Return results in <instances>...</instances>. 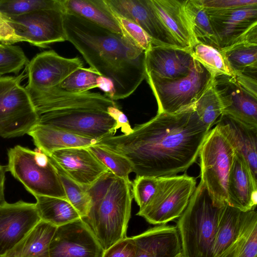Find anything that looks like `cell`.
I'll list each match as a JSON object with an SVG mask.
<instances>
[{
	"instance_id": "ee69618b",
	"label": "cell",
	"mask_w": 257,
	"mask_h": 257,
	"mask_svg": "<svg viewBox=\"0 0 257 257\" xmlns=\"http://www.w3.org/2000/svg\"><path fill=\"white\" fill-rule=\"evenodd\" d=\"M108 112L116 121L117 128H120L123 134H128L132 131L127 117L117 105L110 107Z\"/></svg>"
},
{
	"instance_id": "30bf717a",
	"label": "cell",
	"mask_w": 257,
	"mask_h": 257,
	"mask_svg": "<svg viewBox=\"0 0 257 257\" xmlns=\"http://www.w3.org/2000/svg\"><path fill=\"white\" fill-rule=\"evenodd\" d=\"M158 178L155 194L137 215L150 224L158 225L182 215L196 188V181L186 174Z\"/></svg>"
},
{
	"instance_id": "4fadbf2b",
	"label": "cell",
	"mask_w": 257,
	"mask_h": 257,
	"mask_svg": "<svg viewBox=\"0 0 257 257\" xmlns=\"http://www.w3.org/2000/svg\"><path fill=\"white\" fill-rule=\"evenodd\" d=\"M83 63L79 57L67 58L54 50L37 54L26 65L28 91H41L58 86Z\"/></svg>"
},
{
	"instance_id": "44dd1931",
	"label": "cell",
	"mask_w": 257,
	"mask_h": 257,
	"mask_svg": "<svg viewBox=\"0 0 257 257\" xmlns=\"http://www.w3.org/2000/svg\"><path fill=\"white\" fill-rule=\"evenodd\" d=\"M227 195V203L242 212L256 208L257 180L242 156L236 152L229 174Z\"/></svg>"
},
{
	"instance_id": "277c9868",
	"label": "cell",
	"mask_w": 257,
	"mask_h": 257,
	"mask_svg": "<svg viewBox=\"0 0 257 257\" xmlns=\"http://www.w3.org/2000/svg\"><path fill=\"white\" fill-rule=\"evenodd\" d=\"M131 185L130 180L109 171L85 186L91 205L82 219L104 250L126 237L133 198Z\"/></svg>"
},
{
	"instance_id": "9a60e30c",
	"label": "cell",
	"mask_w": 257,
	"mask_h": 257,
	"mask_svg": "<svg viewBox=\"0 0 257 257\" xmlns=\"http://www.w3.org/2000/svg\"><path fill=\"white\" fill-rule=\"evenodd\" d=\"M105 1L115 15L139 26L151 38L153 46L182 48L156 15L150 0Z\"/></svg>"
},
{
	"instance_id": "f35d334b",
	"label": "cell",
	"mask_w": 257,
	"mask_h": 257,
	"mask_svg": "<svg viewBox=\"0 0 257 257\" xmlns=\"http://www.w3.org/2000/svg\"><path fill=\"white\" fill-rule=\"evenodd\" d=\"M158 178L148 176H136L132 182L131 192L140 209L144 207L156 191Z\"/></svg>"
},
{
	"instance_id": "d6a6232c",
	"label": "cell",
	"mask_w": 257,
	"mask_h": 257,
	"mask_svg": "<svg viewBox=\"0 0 257 257\" xmlns=\"http://www.w3.org/2000/svg\"><path fill=\"white\" fill-rule=\"evenodd\" d=\"M49 158L56 169L67 199L75 208L81 218L85 217L88 213L91 205L90 197L86 191L85 186L73 180L51 157L49 156Z\"/></svg>"
},
{
	"instance_id": "ac0fdd59",
	"label": "cell",
	"mask_w": 257,
	"mask_h": 257,
	"mask_svg": "<svg viewBox=\"0 0 257 257\" xmlns=\"http://www.w3.org/2000/svg\"><path fill=\"white\" fill-rule=\"evenodd\" d=\"M73 180L86 186L93 184L109 170L86 147L69 148L49 155Z\"/></svg>"
},
{
	"instance_id": "c3c4849f",
	"label": "cell",
	"mask_w": 257,
	"mask_h": 257,
	"mask_svg": "<svg viewBox=\"0 0 257 257\" xmlns=\"http://www.w3.org/2000/svg\"><path fill=\"white\" fill-rule=\"evenodd\" d=\"M0 257H4V256L0 255Z\"/></svg>"
},
{
	"instance_id": "8d00e7d4",
	"label": "cell",
	"mask_w": 257,
	"mask_h": 257,
	"mask_svg": "<svg viewBox=\"0 0 257 257\" xmlns=\"http://www.w3.org/2000/svg\"><path fill=\"white\" fill-rule=\"evenodd\" d=\"M100 76L91 67H81L74 71L56 87L71 93H84L97 87V80Z\"/></svg>"
},
{
	"instance_id": "bcb514c9",
	"label": "cell",
	"mask_w": 257,
	"mask_h": 257,
	"mask_svg": "<svg viewBox=\"0 0 257 257\" xmlns=\"http://www.w3.org/2000/svg\"><path fill=\"white\" fill-rule=\"evenodd\" d=\"M6 171V166H3L0 164V206L6 202L5 197V182Z\"/></svg>"
},
{
	"instance_id": "b9f144b4",
	"label": "cell",
	"mask_w": 257,
	"mask_h": 257,
	"mask_svg": "<svg viewBox=\"0 0 257 257\" xmlns=\"http://www.w3.org/2000/svg\"><path fill=\"white\" fill-rule=\"evenodd\" d=\"M136 254L134 240L126 236L105 250L102 257H135Z\"/></svg>"
},
{
	"instance_id": "d6986e66",
	"label": "cell",
	"mask_w": 257,
	"mask_h": 257,
	"mask_svg": "<svg viewBox=\"0 0 257 257\" xmlns=\"http://www.w3.org/2000/svg\"><path fill=\"white\" fill-rule=\"evenodd\" d=\"M161 21L179 46L192 52L199 43L185 8V1L150 0Z\"/></svg>"
},
{
	"instance_id": "8fae6325",
	"label": "cell",
	"mask_w": 257,
	"mask_h": 257,
	"mask_svg": "<svg viewBox=\"0 0 257 257\" xmlns=\"http://www.w3.org/2000/svg\"><path fill=\"white\" fill-rule=\"evenodd\" d=\"M206 11L219 50L239 44H257V5Z\"/></svg>"
},
{
	"instance_id": "52a82bcc",
	"label": "cell",
	"mask_w": 257,
	"mask_h": 257,
	"mask_svg": "<svg viewBox=\"0 0 257 257\" xmlns=\"http://www.w3.org/2000/svg\"><path fill=\"white\" fill-rule=\"evenodd\" d=\"M210 130L199 153L201 182L213 204L221 208L227 204V182L235 149L220 126Z\"/></svg>"
},
{
	"instance_id": "6da1fadb",
	"label": "cell",
	"mask_w": 257,
	"mask_h": 257,
	"mask_svg": "<svg viewBox=\"0 0 257 257\" xmlns=\"http://www.w3.org/2000/svg\"><path fill=\"white\" fill-rule=\"evenodd\" d=\"M210 130L191 106L176 113H157L131 133L103 138L96 144L127 158L136 176H170L195 162Z\"/></svg>"
},
{
	"instance_id": "5bb4252c",
	"label": "cell",
	"mask_w": 257,
	"mask_h": 257,
	"mask_svg": "<svg viewBox=\"0 0 257 257\" xmlns=\"http://www.w3.org/2000/svg\"><path fill=\"white\" fill-rule=\"evenodd\" d=\"M104 250L81 218L57 227L51 240L50 257H102Z\"/></svg>"
},
{
	"instance_id": "d590c367",
	"label": "cell",
	"mask_w": 257,
	"mask_h": 257,
	"mask_svg": "<svg viewBox=\"0 0 257 257\" xmlns=\"http://www.w3.org/2000/svg\"><path fill=\"white\" fill-rule=\"evenodd\" d=\"M46 9H60L65 12L62 0H0V13L7 17Z\"/></svg>"
},
{
	"instance_id": "7402d4cb",
	"label": "cell",
	"mask_w": 257,
	"mask_h": 257,
	"mask_svg": "<svg viewBox=\"0 0 257 257\" xmlns=\"http://www.w3.org/2000/svg\"><path fill=\"white\" fill-rule=\"evenodd\" d=\"M132 237L136 245L135 257H178L182 255L176 226L158 225Z\"/></svg>"
},
{
	"instance_id": "4316f807",
	"label": "cell",
	"mask_w": 257,
	"mask_h": 257,
	"mask_svg": "<svg viewBox=\"0 0 257 257\" xmlns=\"http://www.w3.org/2000/svg\"><path fill=\"white\" fill-rule=\"evenodd\" d=\"M257 212H243L238 233L231 244L219 257H256Z\"/></svg>"
},
{
	"instance_id": "ab89813d",
	"label": "cell",
	"mask_w": 257,
	"mask_h": 257,
	"mask_svg": "<svg viewBox=\"0 0 257 257\" xmlns=\"http://www.w3.org/2000/svg\"><path fill=\"white\" fill-rule=\"evenodd\" d=\"M124 35L127 36L145 52L153 45L152 40L147 34L135 23L115 15Z\"/></svg>"
},
{
	"instance_id": "74e56055",
	"label": "cell",
	"mask_w": 257,
	"mask_h": 257,
	"mask_svg": "<svg viewBox=\"0 0 257 257\" xmlns=\"http://www.w3.org/2000/svg\"><path fill=\"white\" fill-rule=\"evenodd\" d=\"M29 61L19 46L0 45V75L13 73L18 74Z\"/></svg>"
},
{
	"instance_id": "f1b7e54d",
	"label": "cell",
	"mask_w": 257,
	"mask_h": 257,
	"mask_svg": "<svg viewBox=\"0 0 257 257\" xmlns=\"http://www.w3.org/2000/svg\"><path fill=\"white\" fill-rule=\"evenodd\" d=\"M41 220L56 227L74 221L81 217L66 199L48 196H35Z\"/></svg>"
},
{
	"instance_id": "f6af8a7d",
	"label": "cell",
	"mask_w": 257,
	"mask_h": 257,
	"mask_svg": "<svg viewBox=\"0 0 257 257\" xmlns=\"http://www.w3.org/2000/svg\"><path fill=\"white\" fill-rule=\"evenodd\" d=\"M97 88L101 89L105 95L113 100L115 89L113 82L110 79L100 76L97 80Z\"/></svg>"
},
{
	"instance_id": "ba28073f",
	"label": "cell",
	"mask_w": 257,
	"mask_h": 257,
	"mask_svg": "<svg viewBox=\"0 0 257 257\" xmlns=\"http://www.w3.org/2000/svg\"><path fill=\"white\" fill-rule=\"evenodd\" d=\"M0 75V137L12 138L28 134L39 121L30 94L21 83L26 77Z\"/></svg>"
},
{
	"instance_id": "4dcf8cb0",
	"label": "cell",
	"mask_w": 257,
	"mask_h": 257,
	"mask_svg": "<svg viewBox=\"0 0 257 257\" xmlns=\"http://www.w3.org/2000/svg\"><path fill=\"white\" fill-rule=\"evenodd\" d=\"M219 51L233 75L238 73H257V44H239Z\"/></svg>"
},
{
	"instance_id": "e575fe53",
	"label": "cell",
	"mask_w": 257,
	"mask_h": 257,
	"mask_svg": "<svg viewBox=\"0 0 257 257\" xmlns=\"http://www.w3.org/2000/svg\"><path fill=\"white\" fill-rule=\"evenodd\" d=\"M87 148L114 175L130 180L128 175L133 172V167L127 158L99 144H95Z\"/></svg>"
},
{
	"instance_id": "5b68a950",
	"label": "cell",
	"mask_w": 257,
	"mask_h": 257,
	"mask_svg": "<svg viewBox=\"0 0 257 257\" xmlns=\"http://www.w3.org/2000/svg\"><path fill=\"white\" fill-rule=\"evenodd\" d=\"M220 210L200 181L176 226L182 257H212Z\"/></svg>"
},
{
	"instance_id": "ffe728a7",
	"label": "cell",
	"mask_w": 257,
	"mask_h": 257,
	"mask_svg": "<svg viewBox=\"0 0 257 257\" xmlns=\"http://www.w3.org/2000/svg\"><path fill=\"white\" fill-rule=\"evenodd\" d=\"M193 63L191 52L182 48L152 45L145 52L146 73L162 78L173 79L186 76Z\"/></svg>"
},
{
	"instance_id": "7c38bea8",
	"label": "cell",
	"mask_w": 257,
	"mask_h": 257,
	"mask_svg": "<svg viewBox=\"0 0 257 257\" xmlns=\"http://www.w3.org/2000/svg\"><path fill=\"white\" fill-rule=\"evenodd\" d=\"M64 13L60 9H46L6 17L17 35L24 42L44 48L51 44L66 41L63 26Z\"/></svg>"
},
{
	"instance_id": "60d3db41",
	"label": "cell",
	"mask_w": 257,
	"mask_h": 257,
	"mask_svg": "<svg viewBox=\"0 0 257 257\" xmlns=\"http://www.w3.org/2000/svg\"><path fill=\"white\" fill-rule=\"evenodd\" d=\"M207 11H224L257 5V0H199Z\"/></svg>"
},
{
	"instance_id": "836d02e7",
	"label": "cell",
	"mask_w": 257,
	"mask_h": 257,
	"mask_svg": "<svg viewBox=\"0 0 257 257\" xmlns=\"http://www.w3.org/2000/svg\"><path fill=\"white\" fill-rule=\"evenodd\" d=\"M191 55L213 78L221 75H234L222 54L213 47L198 43L192 49Z\"/></svg>"
},
{
	"instance_id": "e0dca14e",
	"label": "cell",
	"mask_w": 257,
	"mask_h": 257,
	"mask_svg": "<svg viewBox=\"0 0 257 257\" xmlns=\"http://www.w3.org/2000/svg\"><path fill=\"white\" fill-rule=\"evenodd\" d=\"M213 81L223 103L222 114L257 128V97L242 87L234 76H217Z\"/></svg>"
},
{
	"instance_id": "1f68e13d",
	"label": "cell",
	"mask_w": 257,
	"mask_h": 257,
	"mask_svg": "<svg viewBox=\"0 0 257 257\" xmlns=\"http://www.w3.org/2000/svg\"><path fill=\"white\" fill-rule=\"evenodd\" d=\"M185 8L198 43L218 50L217 42L207 12L199 0L185 1Z\"/></svg>"
},
{
	"instance_id": "484cf974",
	"label": "cell",
	"mask_w": 257,
	"mask_h": 257,
	"mask_svg": "<svg viewBox=\"0 0 257 257\" xmlns=\"http://www.w3.org/2000/svg\"><path fill=\"white\" fill-rule=\"evenodd\" d=\"M57 227L41 220L4 257H50V245Z\"/></svg>"
},
{
	"instance_id": "8992f818",
	"label": "cell",
	"mask_w": 257,
	"mask_h": 257,
	"mask_svg": "<svg viewBox=\"0 0 257 257\" xmlns=\"http://www.w3.org/2000/svg\"><path fill=\"white\" fill-rule=\"evenodd\" d=\"M7 171L35 196L66 199L56 169L49 156L42 151L17 145L8 151Z\"/></svg>"
},
{
	"instance_id": "7a4b0ae2",
	"label": "cell",
	"mask_w": 257,
	"mask_h": 257,
	"mask_svg": "<svg viewBox=\"0 0 257 257\" xmlns=\"http://www.w3.org/2000/svg\"><path fill=\"white\" fill-rule=\"evenodd\" d=\"M63 26L66 41L91 68L113 82L114 101L131 95L146 78L145 51L126 35L66 13Z\"/></svg>"
},
{
	"instance_id": "603a6c76",
	"label": "cell",
	"mask_w": 257,
	"mask_h": 257,
	"mask_svg": "<svg viewBox=\"0 0 257 257\" xmlns=\"http://www.w3.org/2000/svg\"><path fill=\"white\" fill-rule=\"evenodd\" d=\"M218 124L248 165L253 177L257 180V128L248 126L234 118L222 114Z\"/></svg>"
},
{
	"instance_id": "3957f363",
	"label": "cell",
	"mask_w": 257,
	"mask_h": 257,
	"mask_svg": "<svg viewBox=\"0 0 257 257\" xmlns=\"http://www.w3.org/2000/svg\"><path fill=\"white\" fill-rule=\"evenodd\" d=\"M39 115L38 124L98 140L113 136L118 129L109 114L114 100L99 93H71L57 87L28 91Z\"/></svg>"
},
{
	"instance_id": "f546056e",
	"label": "cell",
	"mask_w": 257,
	"mask_h": 257,
	"mask_svg": "<svg viewBox=\"0 0 257 257\" xmlns=\"http://www.w3.org/2000/svg\"><path fill=\"white\" fill-rule=\"evenodd\" d=\"M199 120L210 129L222 114L223 105L214 85L213 78L210 84L197 97L192 104Z\"/></svg>"
},
{
	"instance_id": "83f0119b",
	"label": "cell",
	"mask_w": 257,
	"mask_h": 257,
	"mask_svg": "<svg viewBox=\"0 0 257 257\" xmlns=\"http://www.w3.org/2000/svg\"><path fill=\"white\" fill-rule=\"evenodd\" d=\"M243 212L228 204L220 208L212 244V257L221 255L235 239Z\"/></svg>"
},
{
	"instance_id": "9c48e42d",
	"label": "cell",
	"mask_w": 257,
	"mask_h": 257,
	"mask_svg": "<svg viewBox=\"0 0 257 257\" xmlns=\"http://www.w3.org/2000/svg\"><path fill=\"white\" fill-rule=\"evenodd\" d=\"M146 78L157 100L158 113H176L192 106L213 79L194 59L190 72L183 77L171 79L147 72Z\"/></svg>"
},
{
	"instance_id": "2e32d148",
	"label": "cell",
	"mask_w": 257,
	"mask_h": 257,
	"mask_svg": "<svg viewBox=\"0 0 257 257\" xmlns=\"http://www.w3.org/2000/svg\"><path fill=\"white\" fill-rule=\"evenodd\" d=\"M41 220L36 204L19 200L0 206V255L14 248Z\"/></svg>"
},
{
	"instance_id": "7bdbcfd3",
	"label": "cell",
	"mask_w": 257,
	"mask_h": 257,
	"mask_svg": "<svg viewBox=\"0 0 257 257\" xmlns=\"http://www.w3.org/2000/svg\"><path fill=\"white\" fill-rule=\"evenodd\" d=\"M20 42L24 41L23 39L17 35L14 29L8 23L6 16L0 13L1 44L13 45Z\"/></svg>"
},
{
	"instance_id": "cb8c5ba5",
	"label": "cell",
	"mask_w": 257,
	"mask_h": 257,
	"mask_svg": "<svg viewBox=\"0 0 257 257\" xmlns=\"http://www.w3.org/2000/svg\"><path fill=\"white\" fill-rule=\"evenodd\" d=\"M38 149L47 155L61 149L86 147L96 143L94 139L80 136L52 126L37 123L28 133Z\"/></svg>"
},
{
	"instance_id": "d4e9b609",
	"label": "cell",
	"mask_w": 257,
	"mask_h": 257,
	"mask_svg": "<svg viewBox=\"0 0 257 257\" xmlns=\"http://www.w3.org/2000/svg\"><path fill=\"white\" fill-rule=\"evenodd\" d=\"M65 13L86 19L110 31L124 34L105 0H62Z\"/></svg>"
},
{
	"instance_id": "7dc6e473",
	"label": "cell",
	"mask_w": 257,
	"mask_h": 257,
	"mask_svg": "<svg viewBox=\"0 0 257 257\" xmlns=\"http://www.w3.org/2000/svg\"><path fill=\"white\" fill-rule=\"evenodd\" d=\"M178 257H182V255H180V256H178Z\"/></svg>"
}]
</instances>
